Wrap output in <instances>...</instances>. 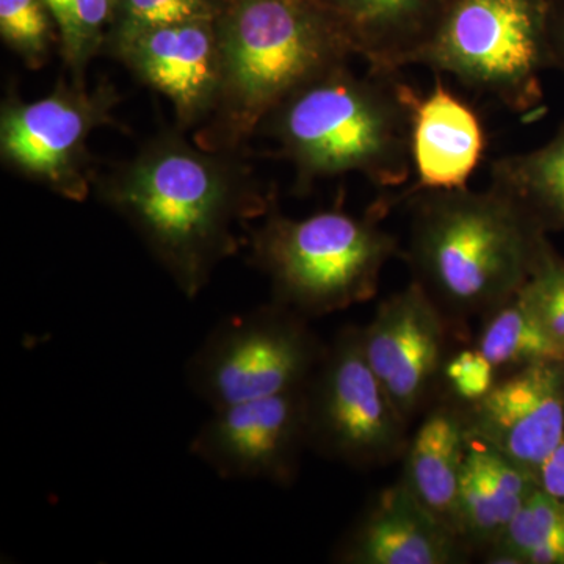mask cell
I'll use <instances>...</instances> for the list:
<instances>
[{"instance_id":"5b68a950","label":"cell","mask_w":564,"mask_h":564,"mask_svg":"<svg viewBox=\"0 0 564 564\" xmlns=\"http://www.w3.org/2000/svg\"><path fill=\"white\" fill-rule=\"evenodd\" d=\"M384 215L370 207L364 217L340 209L291 218L276 202L258 228H250V263L269 278L273 302L306 318L370 302L384 267L402 256L399 239L386 231Z\"/></svg>"},{"instance_id":"8fae6325","label":"cell","mask_w":564,"mask_h":564,"mask_svg":"<svg viewBox=\"0 0 564 564\" xmlns=\"http://www.w3.org/2000/svg\"><path fill=\"white\" fill-rule=\"evenodd\" d=\"M104 50L173 104L181 131L210 120L221 80L215 21L113 29Z\"/></svg>"},{"instance_id":"30bf717a","label":"cell","mask_w":564,"mask_h":564,"mask_svg":"<svg viewBox=\"0 0 564 564\" xmlns=\"http://www.w3.org/2000/svg\"><path fill=\"white\" fill-rule=\"evenodd\" d=\"M304 388L212 410L193 436L192 455L226 480L292 486L307 448Z\"/></svg>"},{"instance_id":"7a4b0ae2","label":"cell","mask_w":564,"mask_h":564,"mask_svg":"<svg viewBox=\"0 0 564 564\" xmlns=\"http://www.w3.org/2000/svg\"><path fill=\"white\" fill-rule=\"evenodd\" d=\"M406 259L448 321L486 317L533 276L545 231L499 188L413 193Z\"/></svg>"},{"instance_id":"9c48e42d","label":"cell","mask_w":564,"mask_h":564,"mask_svg":"<svg viewBox=\"0 0 564 564\" xmlns=\"http://www.w3.org/2000/svg\"><path fill=\"white\" fill-rule=\"evenodd\" d=\"M118 102L117 88L107 80L95 88L62 80L36 101L10 96L0 109L3 165L69 202H85L96 181L88 140L113 122Z\"/></svg>"},{"instance_id":"4316f807","label":"cell","mask_w":564,"mask_h":564,"mask_svg":"<svg viewBox=\"0 0 564 564\" xmlns=\"http://www.w3.org/2000/svg\"><path fill=\"white\" fill-rule=\"evenodd\" d=\"M551 46L554 66L564 70V0H552Z\"/></svg>"},{"instance_id":"e0dca14e","label":"cell","mask_w":564,"mask_h":564,"mask_svg":"<svg viewBox=\"0 0 564 564\" xmlns=\"http://www.w3.org/2000/svg\"><path fill=\"white\" fill-rule=\"evenodd\" d=\"M469 441L463 406L437 404L410 437L403 456L404 484L458 534V492Z\"/></svg>"},{"instance_id":"ba28073f","label":"cell","mask_w":564,"mask_h":564,"mask_svg":"<svg viewBox=\"0 0 564 564\" xmlns=\"http://www.w3.org/2000/svg\"><path fill=\"white\" fill-rule=\"evenodd\" d=\"M304 393L307 448L315 454L355 469H377L403 458L410 422L367 362L358 326H345L326 344Z\"/></svg>"},{"instance_id":"277c9868","label":"cell","mask_w":564,"mask_h":564,"mask_svg":"<svg viewBox=\"0 0 564 564\" xmlns=\"http://www.w3.org/2000/svg\"><path fill=\"white\" fill-rule=\"evenodd\" d=\"M221 80L204 150L240 152L291 93L352 57L317 0H226L215 21Z\"/></svg>"},{"instance_id":"52a82bcc","label":"cell","mask_w":564,"mask_h":564,"mask_svg":"<svg viewBox=\"0 0 564 564\" xmlns=\"http://www.w3.org/2000/svg\"><path fill=\"white\" fill-rule=\"evenodd\" d=\"M325 350L310 318L272 300L218 322L188 359L185 378L218 410L304 388Z\"/></svg>"},{"instance_id":"9a60e30c","label":"cell","mask_w":564,"mask_h":564,"mask_svg":"<svg viewBox=\"0 0 564 564\" xmlns=\"http://www.w3.org/2000/svg\"><path fill=\"white\" fill-rule=\"evenodd\" d=\"M352 55L375 70L413 66L454 0H317Z\"/></svg>"},{"instance_id":"d6986e66","label":"cell","mask_w":564,"mask_h":564,"mask_svg":"<svg viewBox=\"0 0 564 564\" xmlns=\"http://www.w3.org/2000/svg\"><path fill=\"white\" fill-rule=\"evenodd\" d=\"M486 558L494 564H564V502L534 489Z\"/></svg>"},{"instance_id":"6da1fadb","label":"cell","mask_w":564,"mask_h":564,"mask_svg":"<svg viewBox=\"0 0 564 564\" xmlns=\"http://www.w3.org/2000/svg\"><path fill=\"white\" fill-rule=\"evenodd\" d=\"M181 129L159 133L95 181L187 299H196L245 229L273 206L240 152L204 150Z\"/></svg>"},{"instance_id":"ffe728a7","label":"cell","mask_w":564,"mask_h":564,"mask_svg":"<svg viewBox=\"0 0 564 564\" xmlns=\"http://www.w3.org/2000/svg\"><path fill=\"white\" fill-rule=\"evenodd\" d=\"M477 348L496 369L564 364V345L545 332L519 295L486 315Z\"/></svg>"},{"instance_id":"cb8c5ba5","label":"cell","mask_w":564,"mask_h":564,"mask_svg":"<svg viewBox=\"0 0 564 564\" xmlns=\"http://www.w3.org/2000/svg\"><path fill=\"white\" fill-rule=\"evenodd\" d=\"M555 251L545 250L533 276L518 293L545 332L564 345V282L554 265Z\"/></svg>"},{"instance_id":"603a6c76","label":"cell","mask_w":564,"mask_h":564,"mask_svg":"<svg viewBox=\"0 0 564 564\" xmlns=\"http://www.w3.org/2000/svg\"><path fill=\"white\" fill-rule=\"evenodd\" d=\"M226 0H117L113 29L217 21Z\"/></svg>"},{"instance_id":"8992f818","label":"cell","mask_w":564,"mask_h":564,"mask_svg":"<svg viewBox=\"0 0 564 564\" xmlns=\"http://www.w3.org/2000/svg\"><path fill=\"white\" fill-rule=\"evenodd\" d=\"M551 10L552 0H454L414 65L530 113L543 102L541 76L554 66Z\"/></svg>"},{"instance_id":"83f0119b","label":"cell","mask_w":564,"mask_h":564,"mask_svg":"<svg viewBox=\"0 0 564 564\" xmlns=\"http://www.w3.org/2000/svg\"><path fill=\"white\" fill-rule=\"evenodd\" d=\"M554 265L556 273L560 274V278H562V281L564 282V259L562 256L556 254V252L554 254Z\"/></svg>"},{"instance_id":"4fadbf2b","label":"cell","mask_w":564,"mask_h":564,"mask_svg":"<svg viewBox=\"0 0 564 564\" xmlns=\"http://www.w3.org/2000/svg\"><path fill=\"white\" fill-rule=\"evenodd\" d=\"M463 413L473 440L536 474L564 440V364L519 367Z\"/></svg>"},{"instance_id":"5bb4252c","label":"cell","mask_w":564,"mask_h":564,"mask_svg":"<svg viewBox=\"0 0 564 564\" xmlns=\"http://www.w3.org/2000/svg\"><path fill=\"white\" fill-rule=\"evenodd\" d=\"M470 547L400 478L381 489L333 552L343 564H462Z\"/></svg>"},{"instance_id":"484cf974","label":"cell","mask_w":564,"mask_h":564,"mask_svg":"<svg viewBox=\"0 0 564 564\" xmlns=\"http://www.w3.org/2000/svg\"><path fill=\"white\" fill-rule=\"evenodd\" d=\"M536 475L540 488L564 502V440L544 459Z\"/></svg>"},{"instance_id":"ac0fdd59","label":"cell","mask_w":564,"mask_h":564,"mask_svg":"<svg viewBox=\"0 0 564 564\" xmlns=\"http://www.w3.org/2000/svg\"><path fill=\"white\" fill-rule=\"evenodd\" d=\"M491 185L513 198L545 232L564 231V122L541 147L497 159Z\"/></svg>"},{"instance_id":"7c38bea8","label":"cell","mask_w":564,"mask_h":564,"mask_svg":"<svg viewBox=\"0 0 564 564\" xmlns=\"http://www.w3.org/2000/svg\"><path fill=\"white\" fill-rule=\"evenodd\" d=\"M447 322L432 296L411 280L378 304L372 321L361 326L367 362L406 422L443 373Z\"/></svg>"},{"instance_id":"2e32d148","label":"cell","mask_w":564,"mask_h":564,"mask_svg":"<svg viewBox=\"0 0 564 564\" xmlns=\"http://www.w3.org/2000/svg\"><path fill=\"white\" fill-rule=\"evenodd\" d=\"M486 151V133L469 104L437 80L415 104L411 155V192L456 191L467 187Z\"/></svg>"},{"instance_id":"3957f363","label":"cell","mask_w":564,"mask_h":564,"mask_svg":"<svg viewBox=\"0 0 564 564\" xmlns=\"http://www.w3.org/2000/svg\"><path fill=\"white\" fill-rule=\"evenodd\" d=\"M419 98L399 73L369 68L359 76L347 62L296 88L259 129L292 163L299 191L351 173L377 187L395 188L413 172Z\"/></svg>"},{"instance_id":"d4e9b609","label":"cell","mask_w":564,"mask_h":564,"mask_svg":"<svg viewBox=\"0 0 564 564\" xmlns=\"http://www.w3.org/2000/svg\"><path fill=\"white\" fill-rule=\"evenodd\" d=\"M443 375L463 404L478 402L496 384V367L478 348L448 358Z\"/></svg>"},{"instance_id":"7402d4cb","label":"cell","mask_w":564,"mask_h":564,"mask_svg":"<svg viewBox=\"0 0 564 564\" xmlns=\"http://www.w3.org/2000/svg\"><path fill=\"white\" fill-rule=\"evenodd\" d=\"M43 0H0V35L28 68L40 69L58 35Z\"/></svg>"},{"instance_id":"44dd1931","label":"cell","mask_w":564,"mask_h":564,"mask_svg":"<svg viewBox=\"0 0 564 564\" xmlns=\"http://www.w3.org/2000/svg\"><path fill=\"white\" fill-rule=\"evenodd\" d=\"M57 28L61 54L74 82H84L93 58L106 47L117 0H43Z\"/></svg>"}]
</instances>
